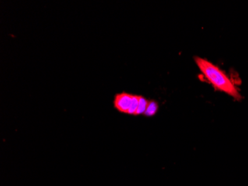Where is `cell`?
Returning <instances> with one entry per match:
<instances>
[{"mask_svg":"<svg viewBox=\"0 0 248 186\" xmlns=\"http://www.w3.org/2000/svg\"><path fill=\"white\" fill-rule=\"evenodd\" d=\"M194 60L202 75L205 77L216 90L224 92L236 101H240L242 99L239 91L232 83L231 78L219 67L208 60L197 56L194 57Z\"/></svg>","mask_w":248,"mask_h":186,"instance_id":"obj_1","label":"cell"},{"mask_svg":"<svg viewBox=\"0 0 248 186\" xmlns=\"http://www.w3.org/2000/svg\"><path fill=\"white\" fill-rule=\"evenodd\" d=\"M134 95L122 92L117 93L114 98V107L120 113L128 114L133 101Z\"/></svg>","mask_w":248,"mask_h":186,"instance_id":"obj_2","label":"cell"},{"mask_svg":"<svg viewBox=\"0 0 248 186\" xmlns=\"http://www.w3.org/2000/svg\"><path fill=\"white\" fill-rule=\"evenodd\" d=\"M157 110H158V103L155 101L149 100L146 111L143 113V116H146V117H152L157 113Z\"/></svg>","mask_w":248,"mask_h":186,"instance_id":"obj_3","label":"cell"},{"mask_svg":"<svg viewBox=\"0 0 248 186\" xmlns=\"http://www.w3.org/2000/svg\"><path fill=\"white\" fill-rule=\"evenodd\" d=\"M148 101L149 100H147L146 98L140 96L139 107H138L137 112H136V116L143 115V113L146 111V107H147V104H148Z\"/></svg>","mask_w":248,"mask_h":186,"instance_id":"obj_4","label":"cell"}]
</instances>
